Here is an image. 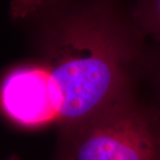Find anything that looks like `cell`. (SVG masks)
<instances>
[{
    "instance_id": "cell-1",
    "label": "cell",
    "mask_w": 160,
    "mask_h": 160,
    "mask_svg": "<svg viewBox=\"0 0 160 160\" xmlns=\"http://www.w3.org/2000/svg\"><path fill=\"white\" fill-rule=\"evenodd\" d=\"M39 11L57 121L73 125L128 95L130 67L145 38L131 7L120 0H61Z\"/></svg>"
},
{
    "instance_id": "cell-2",
    "label": "cell",
    "mask_w": 160,
    "mask_h": 160,
    "mask_svg": "<svg viewBox=\"0 0 160 160\" xmlns=\"http://www.w3.org/2000/svg\"><path fill=\"white\" fill-rule=\"evenodd\" d=\"M59 160H160V113L129 95L65 126Z\"/></svg>"
},
{
    "instance_id": "cell-3",
    "label": "cell",
    "mask_w": 160,
    "mask_h": 160,
    "mask_svg": "<svg viewBox=\"0 0 160 160\" xmlns=\"http://www.w3.org/2000/svg\"><path fill=\"white\" fill-rule=\"evenodd\" d=\"M0 104L12 120L26 127H39L57 120L46 65L24 66L11 71L1 85Z\"/></svg>"
},
{
    "instance_id": "cell-4",
    "label": "cell",
    "mask_w": 160,
    "mask_h": 160,
    "mask_svg": "<svg viewBox=\"0 0 160 160\" xmlns=\"http://www.w3.org/2000/svg\"><path fill=\"white\" fill-rule=\"evenodd\" d=\"M131 12L145 37L160 44V0H137Z\"/></svg>"
},
{
    "instance_id": "cell-5",
    "label": "cell",
    "mask_w": 160,
    "mask_h": 160,
    "mask_svg": "<svg viewBox=\"0 0 160 160\" xmlns=\"http://www.w3.org/2000/svg\"><path fill=\"white\" fill-rule=\"evenodd\" d=\"M58 1L61 0H12L10 12L13 19H25Z\"/></svg>"
},
{
    "instance_id": "cell-6",
    "label": "cell",
    "mask_w": 160,
    "mask_h": 160,
    "mask_svg": "<svg viewBox=\"0 0 160 160\" xmlns=\"http://www.w3.org/2000/svg\"><path fill=\"white\" fill-rule=\"evenodd\" d=\"M155 82H156L157 87H158V93H159L160 97V60L159 62H158V63L157 64V67H156V71H155Z\"/></svg>"
}]
</instances>
